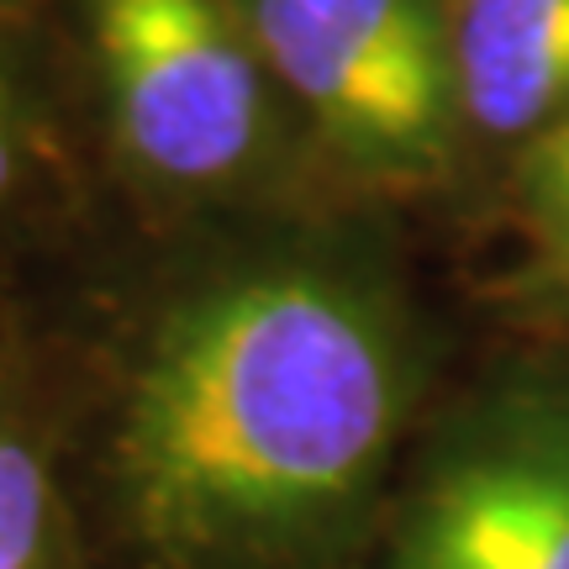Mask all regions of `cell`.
<instances>
[{"label":"cell","mask_w":569,"mask_h":569,"mask_svg":"<svg viewBox=\"0 0 569 569\" xmlns=\"http://www.w3.org/2000/svg\"><path fill=\"white\" fill-rule=\"evenodd\" d=\"M411 401L401 322L327 264H253L148 332L117 490L159 569H301L343 543Z\"/></svg>","instance_id":"1"},{"label":"cell","mask_w":569,"mask_h":569,"mask_svg":"<svg viewBox=\"0 0 569 569\" xmlns=\"http://www.w3.org/2000/svg\"><path fill=\"white\" fill-rule=\"evenodd\" d=\"M117 138L169 184L238 174L264 132V53L227 0H90Z\"/></svg>","instance_id":"2"},{"label":"cell","mask_w":569,"mask_h":569,"mask_svg":"<svg viewBox=\"0 0 569 569\" xmlns=\"http://www.w3.org/2000/svg\"><path fill=\"white\" fill-rule=\"evenodd\" d=\"M390 569H569V380L511 396L448 448Z\"/></svg>","instance_id":"3"},{"label":"cell","mask_w":569,"mask_h":569,"mask_svg":"<svg viewBox=\"0 0 569 569\" xmlns=\"http://www.w3.org/2000/svg\"><path fill=\"white\" fill-rule=\"evenodd\" d=\"M248 27L284 90L353 163L401 180L443 169L453 122L465 117L459 90L386 59L317 0H253Z\"/></svg>","instance_id":"4"},{"label":"cell","mask_w":569,"mask_h":569,"mask_svg":"<svg viewBox=\"0 0 569 569\" xmlns=\"http://www.w3.org/2000/svg\"><path fill=\"white\" fill-rule=\"evenodd\" d=\"M459 111L490 138H538L569 111V0H465Z\"/></svg>","instance_id":"5"},{"label":"cell","mask_w":569,"mask_h":569,"mask_svg":"<svg viewBox=\"0 0 569 569\" xmlns=\"http://www.w3.org/2000/svg\"><path fill=\"white\" fill-rule=\"evenodd\" d=\"M0 569H69V522L32 432L0 401Z\"/></svg>","instance_id":"6"},{"label":"cell","mask_w":569,"mask_h":569,"mask_svg":"<svg viewBox=\"0 0 569 569\" xmlns=\"http://www.w3.org/2000/svg\"><path fill=\"white\" fill-rule=\"evenodd\" d=\"M332 21L375 42L386 59L407 63L411 74L459 90L453 74V21L443 0H317Z\"/></svg>","instance_id":"7"},{"label":"cell","mask_w":569,"mask_h":569,"mask_svg":"<svg viewBox=\"0 0 569 569\" xmlns=\"http://www.w3.org/2000/svg\"><path fill=\"white\" fill-rule=\"evenodd\" d=\"M517 201L553 280L569 290V111L528 142L517 163Z\"/></svg>","instance_id":"8"},{"label":"cell","mask_w":569,"mask_h":569,"mask_svg":"<svg viewBox=\"0 0 569 569\" xmlns=\"http://www.w3.org/2000/svg\"><path fill=\"white\" fill-rule=\"evenodd\" d=\"M17 174V127H11V96L0 84V190Z\"/></svg>","instance_id":"9"}]
</instances>
